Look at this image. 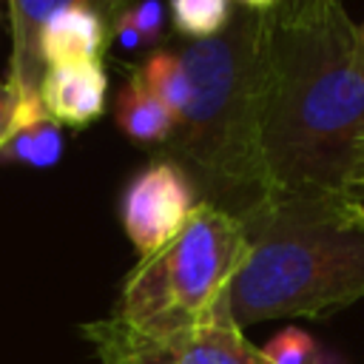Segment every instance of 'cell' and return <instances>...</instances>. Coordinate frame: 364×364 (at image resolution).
<instances>
[{"instance_id":"e0dca14e","label":"cell","mask_w":364,"mask_h":364,"mask_svg":"<svg viewBox=\"0 0 364 364\" xmlns=\"http://www.w3.org/2000/svg\"><path fill=\"white\" fill-rule=\"evenodd\" d=\"M111 37L122 46V48H142V46H148L145 43V37L139 34V28L134 26V20H131V14L125 11V14H119V20L111 26Z\"/></svg>"},{"instance_id":"6da1fadb","label":"cell","mask_w":364,"mask_h":364,"mask_svg":"<svg viewBox=\"0 0 364 364\" xmlns=\"http://www.w3.org/2000/svg\"><path fill=\"white\" fill-rule=\"evenodd\" d=\"M341 0L267 11L262 154L270 202L341 208L364 185V65Z\"/></svg>"},{"instance_id":"9a60e30c","label":"cell","mask_w":364,"mask_h":364,"mask_svg":"<svg viewBox=\"0 0 364 364\" xmlns=\"http://www.w3.org/2000/svg\"><path fill=\"white\" fill-rule=\"evenodd\" d=\"M46 114V108H43V102H40V97H34V100H26V97H20V91L6 80H0V151H3V145L9 142V136L23 125V122H28V119H37V117H43Z\"/></svg>"},{"instance_id":"30bf717a","label":"cell","mask_w":364,"mask_h":364,"mask_svg":"<svg viewBox=\"0 0 364 364\" xmlns=\"http://www.w3.org/2000/svg\"><path fill=\"white\" fill-rule=\"evenodd\" d=\"M114 119H117V128L131 142H139V145H165V139L176 125V117L142 85L134 68L128 74V82L117 94Z\"/></svg>"},{"instance_id":"2e32d148","label":"cell","mask_w":364,"mask_h":364,"mask_svg":"<svg viewBox=\"0 0 364 364\" xmlns=\"http://www.w3.org/2000/svg\"><path fill=\"white\" fill-rule=\"evenodd\" d=\"M134 26L139 28V34L145 37L148 46H159L162 34H165V6L162 0H139L128 9Z\"/></svg>"},{"instance_id":"8992f818","label":"cell","mask_w":364,"mask_h":364,"mask_svg":"<svg viewBox=\"0 0 364 364\" xmlns=\"http://www.w3.org/2000/svg\"><path fill=\"white\" fill-rule=\"evenodd\" d=\"M196 205V188L176 162L159 156L134 173L119 199V219L139 259L168 247Z\"/></svg>"},{"instance_id":"5bb4252c","label":"cell","mask_w":364,"mask_h":364,"mask_svg":"<svg viewBox=\"0 0 364 364\" xmlns=\"http://www.w3.org/2000/svg\"><path fill=\"white\" fill-rule=\"evenodd\" d=\"M262 355L267 358V364H310L318 355V344L304 330L284 327L262 347Z\"/></svg>"},{"instance_id":"4fadbf2b","label":"cell","mask_w":364,"mask_h":364,"mask_svg":"<svg viewBox=\"0 0 364 364\" xmlns=\"http://www.w3.org/2000/svg\"><path fill=\"white\" fill-rule=\"evenodd\" d=\"M233 14V0H171L173 31L191 40H210L222 34Z\"/></svg>"},{"instance_id":"9c48e42d","label":"cell","mask_w":364,"mask_h":364,"mask_svg":"<svg viewBox=\"0 0 364 364\" xmlns=\"http://www.w3.org/2000/svg\"><path fill=\"white\" fill-rule=\"evenodd\" d=\"M111 37L108 23L88 6H63L43 26L37 37L40 60L46 68L100 63L105 43Z\"/></svg>"},{"instance_id":"ac0fdd59","label":"cell","mask_w":364,"mask_h":364,"mask_svg":"<svg viewBox=\"0 0 364 364\" xmlns=\"http://www.w3.org/2000/svg\"><path fill=\"white\" fill-rule=\"evenodd\" d=\"M88 344L94 347V355H97V364H139L136 358H131L128 353H122L119 347L102 341V338H94V336H85Z\"/></svg>"},{"instance_id":"3957f363","label":"cell","mask_w":364,"mask_h":364,"mask_svg":"<svg viewBox=\"0 0 364 364\" xmlns=\"http://www.w3.org/2000/svg\"><path fill=\"white\" fill-rule=\"evenodd\" d=\"M245 228L250 253L228 293L239 327L316 318L364 299V228L341 208L267 202Z\"/></svg>"},{"instance_id":"7402d4cb","label":"cell","mask_w":364,"mask_h":364,"mask_svg":"<svg viewBox=\"0 0 364 364\" xmlns=\"http://www.w3.org/2000/svg\"><path fill=\"white\" fill-rule=\"evenodd\" d=\"M355 57H358V63L364 65V23L358 26V48H355Z\"/></svg>"},{"instance_id":"44dd1931","label":"cell","mask_w":364,"mask_h":364,"mask_svg":"<svg viewBox=\"0 0 364 364\" xmlns=\"http://www.w3.org/2000/svg\"><path fill=\"white\" fill-rule=\"evenodd\" d=\"M318 3H324V0H284L279 9H282V11H293V14H299V11H310V9H316Z\"/></svg>"},{"instance_id":"5b68a950","label":"cell","mask_w":364,"mask_h":364,"mask_svg":"<svg viewBox=\"0 0 364 364\" xmlns=\"http://www.w3.org/2000/svg\"><path fill=\"white\" fill-rule=\"evenodd\" d=\"M82 336L102 338L139 364H267L262 347H253L242 327L233 321L230 301L222 304L205 324L165 341L139 338L128 333L114 316L85 324Z\"/></svg>"},{"instance_id":"d6986e66","label":"cell","mask_w":364,"mask_h":364,"mask_svg":"<svg viewBox=\"0 0 364 364\" xmlns=\"http://www.w3.org/2000/svg\"><path fill=\"white\" fill-rule=\"evenodd\" d=\"M344 213H347L353 222H358V225L364 228V185H358V188L350 193V199L344 202Z\"/></svg>"},{"instance_id":"ba28073f","label":"cell","mask_w":364,"mask_h":364,"mask_svg":"<svg viewBox=\"0 0 364 364\" xmlns=\"http://www.w3.org/2000/svg\"><path fill=\"white\" fill-rule=\"evenodd\" d=\"M108 77L100 63L46 68L40 80V102L57 125L85 128L105 111Z\"/></svg>"},{"instance_id":"277c9868","label":"cell","mask_w":364,"mask_h":364,"mask_svg":"<svg viewBox=\"0 0 364 364\" xmlns=\"http://www.w3.org/2000/svg\"><path fill=\"white\" fill-rule=\"evenodd\" d=\"M250 253L239 216L199 202L179 236L139 259L125 276L114 318L134 336L165 341L205 324L228 304L230 284Z\"/></svg>"},{"instance_id":"7c38bea8","label":"cell","mask_w":364,"mask_h":364,"mask_svg":"<svg viewBox=\"0 0 364 364\" xmlns=\"http://www.w3.org/2000/svg\"><path fill=\"white\" fill-rule=\"evenodd\" d=\"M142 80V85L173 114L179 117L191 100V80H188V71L179 60L176 51H168V48H156L145 57V63L139 68H134Z\"/></svg>"},{"instance_id":"52a82bcc","label":"cell","mask_w":364,"mask_h":364,"mask_svg":"<svg viewBox=\"0 0 364 364\" xmlns=\"http://www.w3.org/2000/svg\"><path fill=\"white\" fill-rule=\"evenodd\" d=\"M88 6L94 9L108 28L125 14L134 0H9L11 11V57H9V82L20 91V97L34 100L40 97V80L46 74V65L40 60L37 37L40 26L63 6Z\"/></svg>"},{"instance_id":"7a4b0ae2","label":"cell","mask_w":364,"mask_h":364,"mask_svg":"<svg viewBox=\"0 0 364 364\" xmlns=\"http://www.w3.org/2000/svg\"><path fill=\"white\" fill-rule=\"evenodd\" d=\"M176 54L191 80V100L162 145V159L188 173L199 202L247 222L270 202L262 154L267 11L236 9L222 34L191 40Z\"/></svg>"},{"instance_id":"8fae6325","label":"cell","mask_w":364,"mask_h":364,"mask_svg":"<svg viewBox=\"0 0 364 364\" xmlns=\"http://www.w3.org/2000/svg\"><path fill=\"white\" fill-rule=\"evenodd\" d=\"M60 156H63V131L48 114L23 122L0 151V159L31 168H51L60 162Z\"/></svg>"},{"instance_id":"ffe728a7","label":"cell","mask_w":364,"mask_h":364,"mask_svg":"<svg viewBox=\"0 0 364 364\" xmlns=\"http://www.w3.org/2000/svg\"><path fill=\"white\" fill-rule=\"evenodd\" d=\"M236 3H239V9H247V11H259V14H264V11L279 9L284 0H236Z\"/></svg>"}]
</instances>
